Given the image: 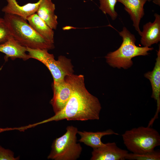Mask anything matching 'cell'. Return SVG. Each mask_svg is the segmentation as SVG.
<instances>
[{
	"label": "cell",
	"instance_id": "obj_1",
	"mask_svg": "<svg viewBox=\"0 0 160 160\" xmlns=\"http://www.w3.org/2000/svg\"><path fill=\"white\" fill-rule=\"evenodd\" d=\"M65 78L72 89L71 95L65 107L51 117L30 124L31 127L50 121L64 119L85 121L99 119L102 108L101 104L98 98L87 89L84 76L73 74L66 76Z\"/></svg>",
	"mask_w": 160,
	"mask_h": 160
},
{
	"label": "cell",
	"instance_id": "obj_6",
	"mask_svg": "<svg viewBox=\"0 0 160 160\" xmlns=\"http://www.w3.org/2000/svg\"><path fill=\"white\" fill-rule=\"evenodd\" d=\"M26 48L29 58L36 59L44 64L51 73L54 81L63 80L66 76L73 74V66L70 59L61 55L56 60L47 50Z\"/></svg>",
	"mask_w": 160,
	"mask_h": 160
},
{
	"label": "cell",
	"instance_id": "obj_13",
	"mask_svg": "<svg viewBox=\"0 0 160 160\" xmlns=\"http://www.w3.org/2000/svg\"><path fill=\"white\" fill-rule=\"evenodd\" d=\"M7 4L2 11L5 14L19 16L26 20L30 15L36 13L41 0L35 3H28L23 5H19L16 0H7Z\"/></svg>",
	"mask_w": 160,
	"mask_h": 160
},
{
	"label": "cell",
	"instance_id": "obj_14",
	"mask_svg": "<svg viewBox=\"0 0 160 160\" xmlns=\"http://www.w3.org/2000/svg\"><path fill=\"white\" fill-rule=\"evenodd\" d=\"M55 10V5L51 0H41L36 13L53 30L57 28L58 24Z\"/></svg>",
	"mask_w": 160,
	"mask_h": 160
},
{
	"label": "cell",
	"instance_id": "obj_18",
	"mask_svg": "<svg viewBox=\"0 0 160 160\" xmlns=\"http://www.w3.org/2000/svg\"><path fill=\"white\" fill-rule=\"evenodd\" d=\"M99 9L105 14L108 15L113 20H115L118 14L115 10V6L117 0H99Z\"/></svg>",
	"mask_w": 160,
	"mask_h": 160
},
{
	"label": "cell",
	"instance_id": "obj_9",
	"mask_svg": "<svg viewBox=\"0 0 160 160\" xmlns=\"http://www.w3.org/2000/svg\"><path fill=\"white\" fill-rule=\"evenodd\" d=\"M128 151L119 148L114 142L93 149L91 160H124Z\"/></svg>",
	"mask_w": 160,
	"mask_h": 160
},
{
	"label": "cell",
	"instance_id": "obj_11",
	"mask_svg": "<svg viewBox=\"0 0 160 160\" xmlns=\"http://www.w3.org/2000/svg\"><path fill=\"white\" fill-rule=\"evenodd\" d=\"M0 52L5 55V60L9 58L12 60L19 58L25 61L30 59L26 48L21 45L11 36L6 41L0 44Z\"/></svg>",
	"mask_w": 160,
	"mask_h": 160
},
{
	"label": "cell",
	"instance_id": "obj_2",
	"mask_svg": "<svg viewBox=\"0 0 160 160\" xmlns=\"http://www.w3.org/2000/svg\"><path fill=\"white\" fill-rule=\"evenodd\" d=\"M3 18L11 35L22 46L48 50L54 48V43L37 33L26 20L19 16L8 14H5Z\"/></svg>",
	"mask_w": 160,
	"mask_h": 160
},
{
	"label": "cell",
	"instance_id": "obj_8",
	"mask_svg": "<svg viewBox=\"0 0 160 160\" xmlns=\"http://www.w3.org/2000/svg\"><path fill=\"white\" fill-rule=\"evenodd\" d=\"M53 97L50 103L55 114L61 111L65 106L71 95L70 85L65 79L53 81Z\"/></svg>",
	"mask_w": 160,
	"mask_h": 160
},
{
	"label": "cell",
	"instance_id": "obj_12",
	"mask_svg": "<svg viewBox=\"0 0 160 160\" xmlns=\"http://www.w3.org/2000/svg\"><path fill=\"white\" fill-rule=\"evenodd\" d=\"M124 6V9L130 16L133 25L141 36L142 32L139 28L141 19L144 15V6L147 0H117Z\"/></svg>",
	"mask_w": 160,
	"mask_h": 160
},
{
	"label": "cell",
	"instance_id": "obj_5",
	"mask_svg": "<svg viewBox=\"0 0 160 160\" xmlns=\"http://www.w3.org/2000/svg\"><path fill=\"white\" fill-rule=\"evenodd\" d=\"M66 132L61 137L55 139L51 146L47 159L54 160H76L80 156L82 148L77 142L78 128L68 126Z\"/></svg>",
	"mask_w": 160,
	"mask_h": 160
},
{
	"label": "cell",
	"instance_id": "obj_10",
	"mask_svg": "<svg viewBox=\"0 0 160 160\" xmlns=\"http://www.w3.org/2000/svg\"><path fill=\"white\" fill-rule=\"evenodd\" d=\"M154 15L153 22H149L143 26L140 42L144 47H150L160 41V15L156 13Z\"/></svg>",
	"mask_w": 160,
	"mask_h": 160
},
{
	"label": "cell",
	"instance_id": "obj_4",
	"mask_svg": "<svg viewBox=\"0 0 160 160\" xmlns=\"http://www.w3.org/2000/svg\"><path fill=\"white\" fill-rule=\"evenodd\" d=\"M124 145L132 153L151 152L160 145V135L155 129L141 126L126 131L122 135Z\"/></svg>",
	"mask_w": 160,
	"mask_h": 160
},
{
	"label": "cell",
	"instance_id": "obj_3",
	"mask_svg": "<svg viewBox=\"0 0 160 160\" xmlns=\"http://www.w3.org/2000/svg\"><path fill=\"white\" fill-rule=\"evenodd\" d=\"M119 33L122 38L121 45L118 49L109 52L105 57L106 62L113 68L128 69L133 65V58L147 55L149 54L148 52L153 49V47L137 46L135 35L125 27Z\"/></svg>",
	"mask_w": 160,
	"mask_h": 160
},
{
	"label": "cell",
	"instance_id": "obj_20",
	"mask_svg": "<svg viewBox=\"0 0 160 160\" xmlns=\"http://www.w3.org/2000/svg\"><path fill=\"white\" fill-rule=\"evenodd\" d=\"M19 156L15 157L14 153L9 149H6L0 145V160H18Z\"/></svg>",
	"mask_w": 160,
	"mask_h": 160
},
{
	"label": "cell",
	"instance_id": "obj_17",
	"mask_svg": "<svg viewBox=\"0 0 160 160\" xmlns=\"http://www.w3.org/2000/svg\"><path fill=\"white\" fill-rule=\"evenodd\" d=\"M125 159L129 160H160V151L159 150L145 153L138 154L132 153L127 154Z\"/></svg>",
	"mask_w": 160,
	"mask_h": 160
},
{
	"label": "cell",
	"instance_id": "obj_15",
	"mask_svg": "<svg viewBox=\"0 0 160 160\" xmlns=\"http://www.w3.org/2000/svg\"><path fill=\"white\" fill-rule=\"evenodd\" d=\"M77 134L81 137L78 141L83 143L86 145L93 149L97 148L105 145L101 141V138L104 136L112 135H116L119 134L111 129H109L101 132H93L86 131H78Z\"/></svg>",
	"mask_w": 160,
	"mask_h": 160
},
{
	"label": "cell",
	"instance_id": "obj_21",
	"mask_svg": "<svg viewBox=\"0 0 160 160\" xmlns=\"http://www.w3.org/2000/svg\"><path fill=\"white\" fill-rule=\"evenodd\" d=\"M151 1H152V0H147V1H148L149 2H150Z\"/></svg>",
	"mask_w": 160,
	"mask_h": 160
},
{
	"label": "cell",
	"instance_id": "obj_16",
	"mask_svg": "<svg viewBox=\"0 0 160 160\" xmlns=\"http://www.w3.org/2000/svg\"><path fill=\"white\" fill-rule=\"evenodd\" d=\"M26 20L39 35L48 41L54 43V31L36 13L28 16Z\"/></svg>",
	"mask_w": 160,
	"mask_h": 160
},
{
	"label": "cell",
	"instance_id": "obj_19",
	"mask_svg": "<svg viewBox=\"0 0 160 160\" xmlns=\"http://www.w3.org/2000/svg\"><path fill=\"white\" fill-rule=\"evenodd\" d=\"M11 36L4 18L0 17V44L6 41Z\"/></svg>",
	"mask_w": 160,
	"mask_h": 160
},
{
	"label": "cell",
	"instance_id": "obj_7",
	"mask_svg": "<svg viewBox=\"0 0 160 160\" xmlns=\"http://www.w3.org/2000/svg\"><path fill=\"white\" fill-rule=\"evenodd\" d=\"M144 77L150 81L152 89L151 97L156 102V110L154 116L149 121L148 126L152 125L155 120L158 118L160 111V47L157 52L156 62L152 71H148L144 74Z\"/></svg>",
	"mask_w": 160,
	"mask_h": 160
}]
</instances>
